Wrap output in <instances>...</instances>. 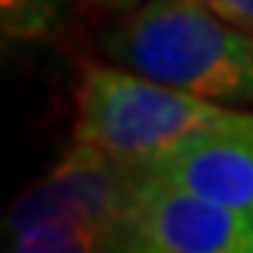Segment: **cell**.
I'll use <instances>...</instances> for the list:
<instances>
[{
	"label": "cell",
	"mask_w": 253,
	"mask_h": 253,
	"mask_svg": "<svg viewBox=\"0 0 253 253\" xmlns=\"http://www.w3.org/2000/svg\"><path fill=\"white\" fill-rule=\"evenodd\" d=\"M7 234H10L7 253H119L112 240H105V237L56 214L10 211Z\"/></svg>",
	"instance_id": "obj_5"
},
{
	"label": "cell",
	"mask_w": 253,
	"mask_h": 253,
	"mask_svg": "<svg viewBox=\"0 0 253 253\" xmlns=\"http://www.w3.org/2000/svg\"><path fill=\"white\" fill-rule=\"evenodd\" d=\"M69 0H0V30L7 43H43L56 37Z\"/></svg>",
	"instance_id": "obj_6"
},
{
	"label": "cell",
	"mask_w": 253,
	"mask_h": 253,
	"mask_svg": "<svg viewBox=\"0 0 253 253\" xmlns=\"http://www.w3.org/2000/svg\"><path fill=\"white\" fill-rule=\"evenodd\" d=\"M201 3H207L220 17L234 20V23H240V27H247L253 33V0H201Z\"/></svg>",
	"instance_id": "obj_7"
},
{
	"label": "cell",
	"mask_w": 253,
	"mask_h": 253,
	"mask_svg": "<svg viewBox=\"0 0 253 253\" xmlns=\"http://www.w3.org/2000/svg\"><path fill=\"white\" fill-rule=\"evenodd\" d=\"M119 253H253V220L145 168Z\"/></svg>",
	"instance_id": "obj_3"
},
{
	"label": "cell",
	"mask_w": 253,
	"mask_h": 253,
	"mask_svg": "<svg viewBox=\"0 0 253 253\" xmlns=\"http://www.w3.org/2000/svg\"><path fill=\"white\" fill-rule=\"evenodd\" d=\"M234 112L125 66L89 63L76 92L73 141L131 168H158Z\"/></svg>",
	"instance_id": "obj_2"
},
{
	"label": "cell",
	"mask_w": 253,
	"mask_h": 253,
	"mask_svg": "<svg viewBox=\"0 0 253 253\" xmlns=\"http://www.w3.org/2000/svg\"><path fill=\"white\" fill-rule=\"evenodd\" d=\"M148 171L253 220V109H237L227 122Z\"/></svg>",
	"instance_id": "obj_4"
},
{
	"label": "cell",
	"mask_w": 253,
	"mask_h": 253,
	"mask_svg": "<svg viewBox=\"0 0 253 253\" xmlns=\"http://www.w3.org/2000/svg\"><path fill=\"white\" fill-rule=\"evenodd\" d=\"M109 63L227 109H253V33L201 0H141L102 40Z\"/></svg>",
	"instance_id": "obj_1"
},
{
	"label": "cell",
	"mask_w": 253,
	"mask_h": 253,
	"mask_svg": "<svg viewBox=\"0 0 253 253\" xmlns=\"http://www.w3.org/2000/svg\"><path fill=\"white\" fill-rule=\"evenodd\" d=\"M95 7H105V10H119V13H125V10H135L141 3V0H92Z\"/></svg>",
	"instance_id": "obj_8"
}]
</instances>
